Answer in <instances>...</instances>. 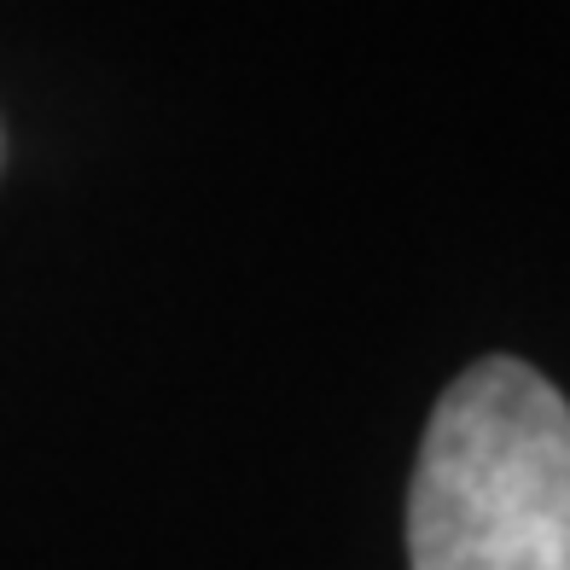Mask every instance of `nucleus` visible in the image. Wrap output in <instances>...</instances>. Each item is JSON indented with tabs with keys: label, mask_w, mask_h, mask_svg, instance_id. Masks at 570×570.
Masks as SVG:
<instances>
[{
	"label": "nucleus",
	"mask_w": 570,
	"mask_h": 570,
	"mask_svg": "<svg viewBox=\"0 0 570 570\" xmlns=\"http://www.w3.org/2000/svg\"><path fill=\"white\" fill-rule=\"evenodd\" d=\"M413 570H570V402L489 355L425 425L407 495Z\"/></svg>",
	"instance_id": "nucleus-1"
}]
</instances>
